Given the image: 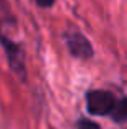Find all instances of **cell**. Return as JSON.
<instances>
[{
	"label": "cell",
	"instance_id": "2",
	"mask_svg": "<svg viewBox=\"0 0 127 129\" xmlns=\"http://www.w3.org/2000/svg\"><path fill=\"white\" fill-rule=\"evenodd\" d=\"M0 44L3 46L8 57V64L13 69V72L20 77V79H26V69H25V57H23V51L20 47V44L12 41L10 38H7L3 33H0Z\"/></svg>",
	"mask_w": 127,
	"mask_h": 129
},
{
	"label": "cell",
	"instance_id": "5",
	"mask_svg": "<svg viewBox=\"0 0 127 129\" xmlns=\"http://www.w3.org/2000/svg\"><path fill=\"white\" fill-rule=\"evenodd\" d=\"M77 127L78 129H99V126L91 119H78Z\"/></svg>",
	"mask_w": 127,
	"mask_h": 129
},
{
	"label": "cell",
	"instance_id": "1",
	"mask_svg": "<svg viewBox=\"0 0 127 129\" xmlns=\"http://www.w3.org/2000/svg\"><path fill=\"white\" fill-rule=\"evenodd\" d=\"M117 98L106 90H91L86 93V110L93 116H111L116 110Z\"/></svg>",
	"mask_w": 127,
	"mask_h": 129
},
{
	"label": "cell",
	"instance_id": "4",
	"mask_svg": "<svg viewBox=\"0 0 127 129\" xmlns=\"http://www.w3.org/2000/svg\"><path fill=\"white\" fill-rule=\"evenodd\" d=\"M111 118L116 123H124V121H127V98H121L117 101L116 110L111 114Z\"/></svg>",
	"mask_w": 127,
	"mask_h": 129
},
{
	"label": "cell",
	"instance_id": "3",
	"mask_svg": "<svg viewBox=\"0 0 127 129\" xmlns=\"http://www.w3.org/2000/svg\"><path fill=\"white\" fill-rule=\"evenodd\" d=\"M67 47L72 52V56L78 57V59H90L93 56V47L90 41L78 31H72L65 35Z\"/></svg>",
	"mask_w": 127,
	"mask_h": 129
},
{
	"label": "cell",
	"instance_id": "6",
	"mask_svg": "<svg viewBox=\"0 0 127 129\" xmlns=\"http://www.w3.org/2000/svg\"><path fill=\"white\" fill-rule=\"evenodd\" d=\"M34 2L42 8H49V7H52L55 3V0H34Z\"/></svg>",
	"mask_w": 127,
	"mask_h": 129
}]
</instances>
